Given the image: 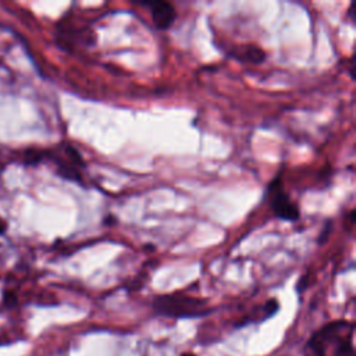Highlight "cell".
I'll use <instances>...</instances> for the list:
<instances>
[{
	"mask_svg": "<svg viewBox=\"0 0 356 356\" xmlns=\"http://www.w3.org/2000/svg\"><path fill=\"white\" fill-rule=\"evenodd\" d=\"M152 307L157 314L174 318H195L210 313L206 299L184 292L159 295L153 299Z\"/></svg>",
	"mask_w": 356,
	"mask_h": 356,
	"instance_id": "cell-1",
	"label": "cell"
},
{
	"mask_svg": "<svg viewBox=\"0 0 356 356\" xmlns=\"http://www.w3.org/2000/svg\"><path fill=\"white\" fill-rule=\"evenodd\" d=\"M353 331V325L345 320L331 321L316 331L305 346V356H325L327 348L338 342L348 332Z\"/></svg>",
	"mask_w": 356,
	"mask_h": 356,
	"instance_id": "cell-2",
	"label": "cell"
},
{
	"mask_svg": "<svg viewBox=\"0 0 356 356\" xmlns=\"http://www.w3.org/2000/svg\"><path fill=\"white\" fill-rule=\"evenodd\" d=\"M267 196L271 210L277 217L285 221H296L299 218V209L285 193L281 175H277L267 188Z\"/></svg>",
	"mask_w": 356,
	"mask_h": 356,
	"instance_id": "cell-3",
	"label": "cell"
},
{
	"mask_svg": "<svg viewBox=\"0 0 356 356\" xmlns=\"http://www.w3.org/2000/svg\"><path fill=\"white\" fill-rule=\"evenodd\" d=\"M149 7L153 24L159 29H168L177 18V11L171 3L167 1H146L142 3Z\"/></svg>",
	"mask_w": 356,
	"mask_h": 356,
	"instance_id": "cell-4",
	"label": "cell"
},
{
	"mask_svg": "<svg viewBox=\"0 0 356 356\" xmlns=\"http://www.w3.org/2000/svg\"><path fill=\"white\" fill-rule=\"evenodd\" d=\"M231 57H235L236 60L242 63H250V64H259L266 60V53L263 49H260L256 44H242L232 47L229 51Z\"/></svg>",
	"mask_w": 356,
	"mask_h": 356,
	"instance_id": "cell-5",
	"label": "cell"
},
{
	"mask_svg": "<svg viewBox=\"0 0 356 356\" xmlns=\"http://www.w3.org/2000/svg\"><path fill=\"white\" fill-rule=\"evenodd\" d=\"M352 334H353V331L348 332L345 337H342V338L337 342V348H335L334 356H355L353 342H352Z\"/></svg>",
	"mask_w": 356,
	"mask_h": 356,
	"instance_id": "cell-6",
	"label": "cell"
},
{
	"mask_svg": "<svg viewBox=\"0 0 356 356\" xmlns=\"http://www.w3.org/2000/svg\"><path fill=\"white\" fill-rule=\"evenodd\" d=\"M3 303L7 306V307H13L17 305V295L11 291H4L3 292Z\"/></svg>",
	"mask_w": 356,
	"mask_h": 356,
	"instance_id": "cell-7",
	"label": "cell"
},
{
	"mask_svg": "<svg viewBox=\"0 0 356 356\" xmlns=\"http://www.w3.org/2000/svg\"><path fill=\"white\" fill-rule=\"evenodd\" d=\"M7 231V221L0 218V235H3Z\"/></svg>",
	"mask_w": 356,
	"mask_h": 356,
	"instance_id": "cell-8",
	"label": "cell"
},
{
	"mask_svg": "<svg viewBox=\"0 0 356 356\" xmlns=\"http://www.w3.org/2000/svg\"><path fill=\"white\" fill-rule=\"evenodd\" d=\"M111 221H114V217H111V216H110V217L106 220V224H107V225H110V224H113Z\"/></svg>",
	"mask_w": 356,
	"mask_h": 356,
	"instance_id": "cell-9",
	"label": "cell"
},
{
	"mask_svg": "<svg viewBox=\"0 0 356 356\" xmlns=\"http://www.w3.org/2000/svg\"><path fill=\"white\" fill-rule=\"evenodd\" d=\"M182 356H196V355H193V353H184Z\"/></svg>",
	"mask_w": 356,
	"mask_h": 356,
	"instance_id": "cell-10",
	"label": "cell"
}]
</instances>
